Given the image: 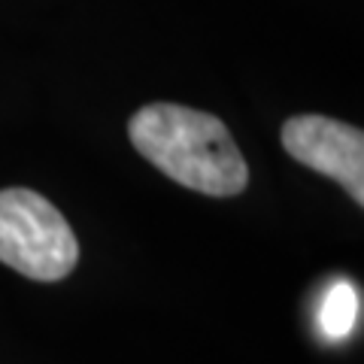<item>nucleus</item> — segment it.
I'll list each match as a JSON object with an SVG mask.
<instances>
[{
	"mask_svg": "<svg viewBox=\"0 0 364 364\" xmlns=\"http://www.w3.org/2000/svg\"><path fill=\"white\" fill-rule=\"evenodd\" d=\"M0 261L37 282L70 277L79 240L52 200L31 188L0 191Z\"/></svg>",
	"mask_w": 364,
	"mask_h": 364,
	"instance_id": "obj_2",
	"label": "nucleus"
},
{
	"mask_svg": "<svg viewBox=\"0 0 364 364\" xmlns=\"http://www.w3.org/2000/svg\"><path fill=\"white\" fill-rule=\"evenodd\" d=\"M282 146L304 167L337 179L349 198L364 203V134L328 116H291L282 124Z\"/></svg>",
	"mask_w": 364,
	"mask_h": 364,
	"instance_id": "obj_3",
	"label": "nucleus"
},
{
	"mask_svg": "<svg viewBox=\"0 0 364 364\" xmlns=\"http://www.w3.org/2000/svg\"><path fill=\"white\" fill-rule=\"evenodd\" d=\"M134 149L164 176L207 198H234L249 167L222 119L182 104H146L128 122Z\"/></svg>",
	"mask_w": 364,
	"mask_h": 364,
	"instance_id": "obj_1",
	"label": "nucleus"
},
{
	"mask_svg": "<svg viewBox=\"0 0 364 364\" xmlns=\"http://www.w3.org/2000/svg\"><path fill=\"white\" fill-rule=\"evenodd\" d=\"M358 316H361V294L352 286L349 279H334L328 291L322 294V304H318V331L325 340L340 343L346 340L352 331L358 328Z\"/></svg>",
	"mask_w": 364,
	"mask_h": 364,
	"instance_id": "obj_4",
	"label": "nucleus"
}]
</instances>
